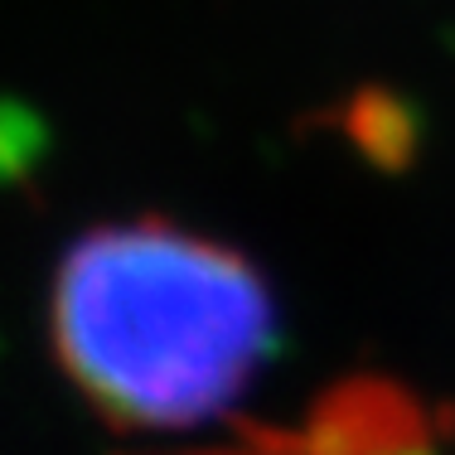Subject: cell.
Instances as JSON below:
<instances>
[{"instance_id": "obj_2", "label": "cell", "mask_w": 455, "mask_h": 455, "mask_svg": "<svg viewBox=\"0 0 455 455\" xmlns=\"http://www.w3.org/2000/svg\"><path fill=\"white\" fill-rule=\"evenodd\" d=\"M455 421L378 373L330 383L286 427L233 421L228 441L184 455H446Z\"/></svg>"}, {"instance_id": "obj_1", "label": "cell", "mask_w": 455, "mask_h": 455, "mask_svg": "<svg viewBox=\"0 0 455 455\" xmlns=\"http://www.w3.org/2000/svg\"><path fill=\"white\" fill-rule=\"evenodd\" d=\"M49 339L107 427L189 431L233 421L276 339L267 276L237 247L170 219L97 223L49 286Z\"/></svg>"}]
</instances>
